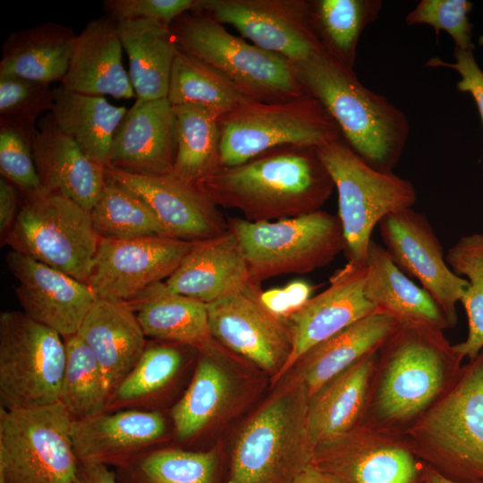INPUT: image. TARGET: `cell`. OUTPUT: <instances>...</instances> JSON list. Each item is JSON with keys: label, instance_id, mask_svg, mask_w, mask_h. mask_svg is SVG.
<instances>
[{"label": "cell", "instance_id": "34", "mask_svg": "<svg viewBox=\"0 0 483 483\" xmlns=\"http://www.w3.org/2000/svg\"><path fill=\"white\" fill-rule=\"evenodd\" d=\"M50 112L57 127L70 136L95 162L106 165L114 137L128 109L110 104L101 96L53 89Z\"/></svg>", "mask_w": 483, "mask_h": 483}, {"label": "cell", "instance_id": "42", "mask_svg": "<svg viewBox=\"0 0 483 483\" xmlns=\"http://www.w3.org/2000/svg\"><path fill=\"white\" fill-rule=\"evenodd\" d=\"M445 259L451 269L465 275L469 283L460 301L468 318V336L453 349L462 359L471 360L483 349V234L461 237L448 250Z\"/></svg>", "mask_w": 483, "mask_h": 483}, {"label": "cell", "instance_id": "25", "mask_svg": "<svg viewBox=\"0 0 483 483\" xmlns=\"http://www.w3.org/2000/svg\"><path fill=\"white\" fill-rule=\"evenodd\" d=\"M164 283L174 293L208 304L253 282L240 245L228 230L198 241Z\"/></svg>", "mask_w": 483, "mask_h": 483}, {"label": "cell", "instance_id": "14", "mask_svg": "<svg viewBox=\"0 0 483 483\" xmlns=\"http://www.w3.org/2000/svg\"><path fill=\"white\" fill-rule=\"evenodd\" d=\"M193 12L234 27L253 45L291 63L325 52L306 0H197Z\"/></svg>", "mask_w": 483, "mask_h": 483}, {"label": "cell", "instance_id": "48", "mask_svg": "<svg viewBox=\"0 0 483 483\" xmlns=\"http://www.w3.org/2000/svg\"><path fill=\"white\" fill-rule=\"evenodd\" d=\"M313 290L314 287L309 283L295 280L284 287L261 291L259 300L271 314L284 319L301 308L311 298Z\"/></svg>", "mask_w": 483, "mask_h": 483}, {"label": "cell", "instance_id": "19", "mask_svg": "<svg viewBox=\"0 0 483 483\" xmlns=\"http://www.w3.org/2000/svg\"><path fill=\"white\" fill-rule=\"evenodd\" d=\"M165 411L121 410L72 420L71 434L80 462L123 468L165 445L173 427Z\"/></svg>", "mask_w": 483, "mask_h": 483}, {"label": "cell", "instance_id": "22", "mask_svg": "<svg viewBox=\"0 0 483 483\" xmlns=\"http://www.w3.org/2000/svg\"><path fill=\"white\" fill-rule=\"evenodd\" d=\"M175 153V118L167 97L137 99L115 132L106 166L140 175H169Z\"/></svg>", "mask_w": 483, "mask_h": 483}, {"label": "cell", "instance_id": "38", "mask_svg": "<svg viewBox=\"0 0 483 483\" xmlns=\"http://www.w3.org/2000/svg\"><path fill=\"white\" fill-rule=\"evenodd\" d=\"M218 452L164 445L115 469L119 483H217Z\"/></svg>", "mask_w": 483, "mask_h": 483}, {"label": "cell", "instance_id": "24", "mask_svg": "<svg viewBox=\"0 0 483 483\" xmlns=\"http://www.w3.org/2000/svg\"><path fill=\"white\" fill-rule=\"evenodd\" d=\"M122 51L117 22L107 15L90 21L77 34L62 86L85 95L131 98L136 95Z\"/></svg>", "mask_w": 483, "mask_h": 483}, {"label": "cell", "instance_id": "16", "mask_svg": "<svg viewBox=\"0 0 483 483\" xmlns=\"http://www.w3.org/2000/svg\"><path fill=\"white\" fill-rule=\"evenodd\" d=\"M378 226L386 250L394 263L419 282L438 303L450 326H454L456 304L469 283L447 265L440 242L427 217L406 208L386 216Z\"/></svg>", "mask_w": 483, "mask_h": 483}, {"label": "cell", "instance_id": "35", "mask_svg": "<svg viewBox=\"0 0 483 483\" xmlns=\"http://www.w3.org/2000/svg\"><path fill=\"white\" fill-rule=\"evenodd\" d=\"M216 355L215 343L199 351L190 382L168 411L173 436L182 445L196 439L211 425L229 396L230 377Z\"/></svg>", "mask_w": 483, "mask_h": 483}, {"label": "cell", "instance_id": "37", "mask_svg": "<svg viewBox=\"0 0 483 483\" xmlns=\"http://www.w3.org/2000/svg\"><path fill=\"white\" fill-rule=\"evenodd\" d=\"M309 4L312 25L325 52L353 70L360 35L377 20L383 2L313 0Z\"/></svg>", "mask_w": 483, "mask_h": 483}, {"label": "cell", "instance_id": "26", "mask_svg": "<svg viewBox=\"0 0 483 483\" xmlns=\"http://www.w3.org/2000/svg\"><path fill=\"white\" fill-rule=\"evenodd\" d=\"M378 352L363 357L309 398L307 429L314 450L350 432L362 420Z\"/></svg>", "mask_w": 483, "mask_h": 483}, {"label": "cell", "instance_id": "6", "mask_svg": "<svg viewBox=\"0 0 483 483\" xmlns=\"http://www.w3.org/2000/svg\"><path fill=\"white\" fill-rule=\"evenodd\" d=\"M170 28L179 49L216 70L251 100L274 103L306 94L290 61L231 34L203 13H185Z\"/></svg>", "mask_w": 483, "mask_h": 483}, {"label": "cell", "instance_id": "33", "mask_svg": "<svg viewBox=\"0 0 483 483\" xmlns=\"http://www.w3.org/2000/svg\"><path fill=\"white\" fill-rule=\"evenodd\" d=\"M117 30L129 58V76L137 99L167 97L177 51L170 24L155 20H129L117 22Z\"/></svg>", "mask_w": 483, "mask_h": 483}, {"label": "cell", "instance_id": "10", "mask_svg": "<svg viewBox=\"0 0 483 483\" xmlns=\"http://www.w3.org/2000/svg\"><path fill=\"white\" fill-rule=\"evenodd\" d=\"M22 196L6 244L87 284L99 242L90 211L56 192Z\"/></svg>", "mask_w": 483, "mask_h": 483}, {"label": "cell", "instance_id": "13", "mask_svg": "<svg viewBox=\"0 0 483 483\" xmlns=\"http://www.w3.org/2000/svg\"><path fill=\"white\" fill-rule=\"evenodd\" d=\"M197 242L170 236L99 239L87 284L97 298L131 303L166 280Z\"/></svg>", "mask_w": 483, "mask_h": 483}, {"label": "cell", "instance_id": "1", "mask_svg": "<svg viewBox=\"0 0 483 483\" xmlns=\"http://www.w3.org/2000/svg\"><path fill=\"white\" fill-rule=\"evenodd\" d=\"M196 187L217 207L261 222L320 210L335 184L316 148L284 146L241 165L220 166Z\"/></svg>", "mask_w": 483, "mask_h": 483}, {"label": "cell", "instance_id": "44", "mask_svg": "<svg viewBox=\"0 0 483 483\" xmlns=\"http://www.w3.org/2000/svg\"><path fill=\"white\" fill-rule=\"evenodd\" d=\"M53 106L54 94L49 84L0 74V119L34 126L36 119L51 112Z\"/></svg>", "mask_w": 483, "mask_h": 483}, {"label": "cell", "instance_id": "29", "mask_svg": "<svg viewBox=\"0 0 483 483\" xmlns=\"http://www.w3.org/2000/svg\"><path fill=\"white\" fill-rule=\"evenodd\" d=\"M190 346L153 340L130 373L111 393L104 412L121 410L165 411L164 405L189 364ZM192 348V347H191Z\"/></svg>", "mask_w": 483, "mask_h": 483}, {"label": "cell", "instance_id": "49", "mask_svg": "<svg viewBox=\"0 0 483 483\" xmlns=\"http://www.w3.org/2000/svg\"><path fill=\"white\" fill-rule=\"evenodd\" d=\"M17 187L1 176L0 178V232L6 233L13 225L17 213Z\"/></svg>", "mask_w": 483, "mask_h": 483}, {"label": "cell", "instance_id": "8", "mask_svg": "<svg viewBox=\"0 0 483 483\" xmlns=\"http://www.w3.org/2000/svg\"><path fill=\"white\" fill-rule=\"evenodd\" d=\"M235 236L251 281L260 284L285 274H305L329 264L345 242L338 216L323 210L277 221L233 217Z\"/></svg>", "mask_w": 483, "mask_h": 483}, {"label": "cell", "instance_id": "40", "mask_svg": "<svg viewBox=\"0 0 483 483\" xmlns=\"http://www.w3.org/2000/svg\"><path fill=\"white\" fill-rule=\"evenodd\" d=\"M64 341L65 365L58 402L72 420L104 412L110 392L97 360L77 334L64 337Z\"/></svg>", "mask_w": 483, "mask_h": 483}, {"label": "cell", "instance_id": "28", "mask_svg": "<svg viewBox=\"0 0 483 483\" xmlns=\"http://www.w3.org/2000/svg\"><path fill=\"white\" fill-rule=\"evenodd\" d=\"M399 323L392 316L377 311L307 352L294 367L299 369L296 378L304 385L309 398L355 362L378 352Z\"/></svg>", "mask_w": 483, "mask_h": 483}, {"label": "cell", "instance_id": "39", "mask_svg": "<svg viewBox=\"0 0 483 483\" xmlns=\"http://www.w3.org/2000/svg\"><path fill=\"white\" fill-rule=\"evenodd\" d=\"M167 99L172 106H199L220 117L250 98L216 70L177 47Z\"/></svg>", "mask_w": 483, "mask_h": 483}, {"label": "cell", "instance_id": "43", "mask_svg": "<svg viewBox=\"0 0 483 483\" xmlns=\"http://www.w3.org/2000/svg\"><path fill=\"white\" fill-rule=\"evenodd\" d=\"M37 127L0 119L1 176L23 194L43 190L35 165L32 147Z\"/></svg>", "mask_w": 483, "mask_h": 483}, {"label": "cell", "instance_id": "4", "mask_svg": "<svg viewBox=\"0 0 483 483\" xmlns=\"http://www.w3.org/2000/svg\"><path fill=\"white\" fill-rule=\"evenodd\" d=\"M402 434L416 456L443 477L483 480V349Z\"/></svg>", "mask_w": 483, "mask_h": 483}, {"label": "cell", "instance_id": "17", "mask_svg": "<svg viewBox=\"0 0 483 483\" xmlns=\"http://www.w3.org/2000/svg\"><path fill=\"white\" fill-rule=\"evenodd\" d=\"M259 285L253 283L207 304L215 340L275 375L291 352V339L284 319L260 302Z\"/></svg>", "mask_w": 483, "mask_h": 483}, {"label": "cell", "instance_id": "5", "mask_svg": "<svg viewBox=\"0 0 483 483\" xmlns=\"http://www.w3.org/2000/svg\"><path fill=\"white\" fill-rule=\"evenodd\" d=\"M308 402L297 378L267 401L240 433L225 483H291L309 465Z\"/></svg>", "mask_w": 483, "mask_h": 483}, {"label": "cell", "instance_id": "11", "mask_svg": "<svg viewBox=\"0 0 483 483\" xmlns=\"http://www.w3.org/2000/svg\"><path fill=\"white\" fill-rule=\"evenodd\" d=\"M72 419L59 402L0 408V483H76Z\"/></svg>", "mask_w": 483, "mask_h": 483}, {"label": "cell", "instance_id": "3", "mask_svg": "<svg viewBox=\"0 0 483 483\" xmlns=\"http://www.w3.org/2000/svg\"><path fill=\"white\" fill-rule=\"evenodd\" d=\"M292 64L305 92L323 105L351 148L372 167L393 172L410 135L406 114L326 52Z\"/></svg>", "mask_w": 483, "mask_h": 483}, {"label": "cell", "instance_id": "12", "mask_svg": "<svg viewBox=\"0 0 483 483\" xmlns=\"http://www.w3.org/2000/svg\"><path fill=\"white\" fill-rule=\"evenodd\" d=\"M65 365L64 337L23 311L0 314V408L58 402Z\"/></svg>", "mask_w": 483, "mask_h": 483}, {"label": "cell", "instance_id": "41", "mask_svg": "<svg viewBox=\"0 0 483 483\" xmlns=\"http://www.w3.org/2000/svg\"><path fill=\"white\" fill-rule=\"evenodd\" d=\"M90 216L99 239L170 236L142 199L106 174L102 193Z\"/></svg>", "mask_w": 483, "mask_h": 483}, {"label": "cell", "instance_id": "7", "mask_svg": "<svg viewBox=\"0 0 483 483\" xmlns=\"http://www.w3.org/2000/svg\"><path fill=\"white\" fill-rule=\"evenodd\" d=\"M218 124L220 166L241 165L279 147L318 148L343 139L323 105L307 93L274 103L249 99L221 115Z\"/></svg>", "mask_w": 483, "mask_h": 483}, {"label": "cell", "instance_id": "50", "mask_svg": "<svg viewBox=\"0 0 483 483\" xmlns=\"http://www.w3.org/2000/svg\"><path fill=\"white\" fill-rule=\"evenodd\" d=\"M76 483H119L115 470L98 463H79Z\"/></svg>", "mask_w": 483, "mask_h": 483}, {"label": "cell", "instance_id": "23", "mask_svg": "<svg viewBox=\"0 0 483 483\" xmlns=\"http://www.w3.org/2000/svg\"><path fill=\"white\" fill-rule=\"evenodd\" d=\"M32 153L45 191L60 193L89 211L93 208L105 186V165L62 131L50 112L38 121Z\"/></svg>", "mask_w": 483, "mask_h": 483}, {"label": "cell", "instance_id": "36", "mask_svg": "<svg viewBox=\"0 0 483 483\" xmlns=\"http://www.w3.org/2000/svg\"><path fill=\"white\" fill-rule=\"evenodd\" d=\"M176 153L172 175L196 186L220 167L219 116L199 106H173Z\"/></svg>", "mask_w": 483, "mask_h": 483}, {"label": "cell", "instance_id": "2", "mask_svg": "<svg viewBox=\"0 0 483 483\" xmlns=\"http://www.w3.org/2000/svg\"><path fill=\"white\" fill-rule=\"evenodd\" d=\"M462 360L443 329L399 323L378 352L369 419L360 423L401 433L453 385Z\"/></svg>", "mask_w": 483, "mask_h": 483}, {"label": "cell", "instance_id": "52", "mask_svg": "<svg viewBox=\"0 0 483 483\" xmlns=\"http://www.w3.org/2000/svg\"><path fill=\"white\" fill-rule=\"evenodd\" d=\"M426 483H456V482H453L443 477L442 475L437 473L436 470L428 467ZM475 483H483V480H479Z\"/></svg>", "mask_w": 483, "mask_h": 483}, {"label": "cell", "instance_id": "32", "mask_svg": "<svg viewBox=\"0 0 483 483\" xmlns=\"http://www.w3.org/2000/svg\"><path fill=\"white\" fill-rule=\"evenodd\" d=\"M76 37L71 27L53 21L13 31L2 47L0 74L47 84L62 81Z\"/></svg>", "mask_w": 483, "mask_h": 483}, {"label": "cell", "instance_id": "45", "mask_svg": "<svg viewBox=\"0 0 483 483\" xmlns=\"http://www.w3.org/2000/svg\"><path fill=\"white\" fill-rule=\"evenodd\" d=\"M473 4L468 0H421L405 17L406 24H427L436 34L448 33L455 48L473 50L472 28L469 13Z\"/></svg>", "mask_w": 483, "mask_h": 483}, {"label": "cell", "instance_id": "15", "mask_svg": "<svg viewBox=\"0 0 483 483\" xmlns=\"http://www.w3.org/2000/svg\"><path fill=\"white\" fill-rule=\"evenodd\" d=\"M312 462L344 483H426L428 469L402 433L363 423L317 447Z\"/></svg>", "mask_w": 483, "mask_h": 483}, {"label": "cell", "instance_id": "18", "mask_svg": "<svg viewBox=\"0 0 483 483\" xmlns=\"http://www.w3.org/2000/svg\"><path fill=\"white\" fill-rule=\"evenodd\" d=\"M365 265L347 262L330 278L329 286L284 318L290 354L274 375L277 382L311 348L358 320L377 311L364 292Z\"/></svg>", "mask_w": 483, "mask_h": 483}, {"label": "cell", "instance_id": "30", "mask_svg": "<svg viewBox=\"0 0 483 483\" xmlns=\"http://www.w3.org/2000/svg\"><path fill=\"white\" fill-rule=\"evenodd\" d=\"M364 292L377 311L400 323L426 324L445 329L450 324L424 288L412 282L383 247L371 241L365 263Z\"/></svg>", "mask_w": 483, "mask_h": 483}, {"label": "cell", "instance_id": "21", "mask_svg": "<svg viewBox=\"0 0 483 483\" xmlns=\"http://www.w3.org/2000/svg\"><path fill=\"white\" fill-rule=\"evenodd\" d=\"M106 174L140 199L174 238L202 241L228 231L227 221L196 186L172 174L148 176L105 166Z\"/></svg>", "mask_w": 483, "mask_h": 483}, {"label": "cell", "instance_id": "47", "mask_svg": "<svg viewBox=\"0 0 483 483\" xmlns=\"http://www.w3.org/2000/svg\"><path fill=\"white\" fill-rule=\"evenodd\" d=\"M454 62L449 63L435 56L427 61L431 68H449L457 72L461 80L456 83L459 91L470 93L475 100L483 124V71L475 59L473 50H453ZM483 170V164H482Z\"/></svg>", "mask_w": 483, "mask_h": 483}, {"label": "cell", "instance_id": "9", "mask_svg": "<svg viewBox=\"0 0 483 483\" xmlns=\"http://www.w3.org/2000/svg\"><path fill=\"white\" fill-rule=\"evenodd\" d=\"M316 151L337 191L348 261L365 265L373 229L388 214L411 208L417 200L415 188L393 172L369 165L343 139Z\"/></svg>", "mask_w": 483, "mask_h": 483}, {"label": "cell", "instance_id": "46", "mask_svg": "<svg viewBox=\"0 0 483 483\" xmlns=\"http://www.w3.org/2000/svg\"><path fill=\"white\" fill-rule=\"evenodd\" d=\"M197 0H106L103 9L115 22L129 20H155L171 24L188 11H194Z\"/></svg>", "mask_w": 483, "mask_h": 483}, {"label": "cell", "instance_id": "27", "mask_svg": "<svg viewBox=\"0 0 483 483\" xmlns=\"http://www.w3.org/2000/svg\"><path fill=\"white\" fill-rule=\"evenodd\" d=\"M76 334L97 360L110 394L136 365L147 344L137 316L126 303L99 298Z\"/></svg>", "mask_w": 483, "mask_h": 483}, {"label": "cell", "instance_id": "31", "mask_svg": "<svg viewBox=\"0 0 483 483\" xmlns=\"http://www.w3.org/2000/svg\"><path fill=\"white\" fill-rule=\"evenodd\" d=\"M127 305L135 312L146 337L198 351L215 343L207 304L169 291L164 282L152 285Z\"/></svg>", "mask_w": 483, "mask_h": 483}, {"label": "cell", "instance_id": "20", "mask_svg": "<svg viewBox=\"0 0 483 483\" xmlns=\"http://www.w3.org/2000/svg\"><path fill=\"white\" fill-rule=\"evenodd\" d=\"M6 264L23 312L63 337L74 335L97 297L89 284L14 250Z\"/></svg>", "mask_w": 483, "mask_h": 483}, {"label": "cell", "instance_id": "51", "mask_svg": "<svg viewBox=\"0 0 483 483\" xmlns=\"http://www.w3.org/2000/svg\"><path fill=\"white\" fill-rule=\"evenodd\" d=\"M291 483H344L335 474L311 462Z\"/></svg>", "mask_w": 483, "mask_h": 483}]
</instances>
